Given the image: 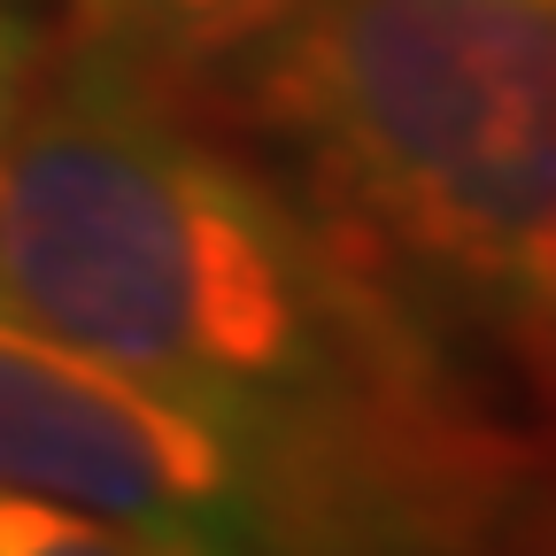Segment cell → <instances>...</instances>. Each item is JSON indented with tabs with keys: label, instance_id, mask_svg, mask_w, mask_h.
I'll return each instance as SVG.
<instances>
[{
	"label": "cell",
	"instance_id": "1",
	"mask_svg": "<svg viewBox=\"0 0 556 556\" xmlns=\"http://www.w3.org/2000/svg\"><path fill=\"white\" fill-rule=\"evenodd\" d=\"M0 302L371 510L409 556L495 518L510 448L441 340L263 155L86 39L0 148Z\"/></svg>",
	"mask_w": 556,
	"mask_h": 556
},
{
	"label": "cell",
	"instance_id": "2",
	"mask_svg": "<svg viewBox=\"0 0 556 556\" xmlns=\"http://www.w3.org/2000/svg\"><path fill=\"white\" fill-rule=\"evenodd\" d=\"M225 86L263 163L441 340L556 348V9L309 0Z\"/></svg>",
	"mask_w": 556,
	"mask_h": 556
},
{
	"label": "cell",
	"instance_id": "3",
	"mask_svg": "<svg viewBox=\"0 0 556 556\" xmlns=\"http://www.w3.org/2000/svg\"><path fill=\"white\" fill-rule=\"evenodd\" d=\"M0 495L178 556H409L317 471L270 456L0 302Z\"/></svg>",
	"mask_w": 556,
	"mask_h": 556
},
{
	"label": "cell",
	"instance_id": "4",
	"mask_svg": "<svg viewBox=\"0 0 556 556\" xmlns=\"http://www.w3.org/2000/svg\"><path fill=\"white\" fill-rule=\"evenodd\" d=\"M309 0H70L78 39L148 70L170 93H201L232 70Z\"/></svg>",
	"mask_w": 556,
	"mask_h": 556
},
{
	"label": "cell",
	"instance_id": "5",
	"mask_svg": "<svg viewBox=\"0 0 556 556\" xmlns=\"http://www.w3.org/2000/svg\"><path fill=\"white\" fill-rule=\"evenodd\" d=\"M0 556H178L148 533L101 526L86 510H54L31 495H0Z\"/></svg>",
	"mask_w": 556,
	"mask_h": 556
},
{
	"label": "cell",
	"instance_id": "6",
	"mask_svg": "<svg viewBox=\"0 0 556 556\" xmlns=\"http://www.w3.org/2000/svg\"><path fill=\"white\" fill-rule=\"evenodd\" d=\"M39 70H47V31L31 24L24 0H0V148H9V131L39 86Z\"/></svg>",
	"mask_w": 556,
	"mask_h": 556
},
{
	"label": "cell",
	"instance_id": "7",
	"mask_svg": "<svg viewBox=\"0 0 556 556\" xmlns=\"http://www.w3.org/2000/svg\"><path fill=\"white\" fill-rule=\"evenodd\" d=\"M533 9H556V0H533Z\"/></svg>",
	"mask_w": 556,
	"mask_h": 556
}]
</instances>
